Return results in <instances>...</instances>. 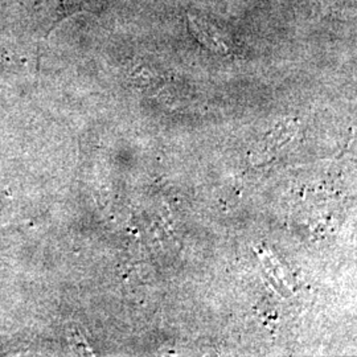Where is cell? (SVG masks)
I'll list each match as a JSON object with an SVG mask.
<instances>
[{
    "instance_id": "obj_1",
    "label": "cell",
    "mask_w": 357,
    "mask_h": 357,
    "mask_svg": "<svg viewBox=\"0 0 357 357\" xmlns=\"http://www.w3.org/2000/svg\"><path fill=\"white\" fill-rule=\"evenodd\" d=\"M188 26L191 29L192 35L202 41L205 47L217 52L227 51V45L218 36L216 29L213 26H208L203 22L197 20L195 16L188 17Z\"/></svg>"
},
{
    "instance_id": "obj_2",
    "label": "cell",
    "mask_w": 357,
    "mask_h": 357,
    "mask_svg": "<svg viewBox=\"0 0 357 357\" xmlns=\"http://www.w3.org/2000/svg\"><path fill=\"white\" fill-rule=\"evenodd\" d=\"M86 8V0H60L59 1V17L54 23V28L60 24L65 17L73 15V13H81Z\"/></svg>"
}]
</instances>
